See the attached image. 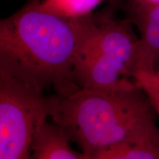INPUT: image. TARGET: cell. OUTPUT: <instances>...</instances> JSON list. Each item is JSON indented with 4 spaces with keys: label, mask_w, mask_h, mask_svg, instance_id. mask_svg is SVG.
I'll return each mask as SVG.
<instances>
[{
    "label": "cell",
    "mask_w": 159,
    "mask_h": 159,
    "mask_svg": "<svg viewBox=\"0 0 159 159\" xmlns=\"http://www.w3.org/2000/svg\"><path fill=\"white\" fill-rule=\"evenodd\" d=\"M78 27L43 11L39 0H28L0 21V75L40 93L63 97L79 89L75 78Z\"/></svg>",
    "instance_id": "cell-1"
},
{
    "label": "cell",
    "mask_w": 159,
    "mask_h": 159,
    "mask_svg": "<svg viewBox=\"0 0 159 159\" xmlns=\"http://www.w3.org/2000/svg\"><path fill=\"white\" fill-rule=\"evenodd\" d=\"M50 121L88 158L159 134L157 115L134 80L111 88H79L49 95Z\"/></svg>",
    "instance_id": "cell-2"
},
{
    "label": "cell",
    "mask_w": 159,
    "mask_h": 159,
    "mask_svg": "<svg viewBox=\"0 0 159 159\" xmlns=\"http://www.w3.org/2000/svg\"><path fill=\"white\" fill-rule=\"evenodd\" d=\"M75 78L79 88H111L134 80L139 38L130 21L77 19Z\"/></svg>",
    "instance_id": "cell-3"
},
{
    "label": "cell",
    "mask_w": 159,
    "mask_h": 159,
    "mask_svg": "<svg viewBox=\"0 0 159 159\" xmlns=\"http://www.w3.org/2000/svg\"><path fill=\"white\" fill-rule=\"evenodd\" d=\"M49 117V95L0 75V159H27Z\"/></svg>",
    "instance_id": "cell-4"
},
{
    "label": "cell",
    "mask_w": 159,
    "mask_h": 159,
    "mask_svg": "<svg viewBox=\"0 0 159 159\" xmlns=\"http://www.w3.org/2000/svg\"><path fill=\"white\" fill-rule=\"evenodd\" d=\"M134 2L132 19L130 21L136 26L140 33L136 72L140 71L158 72L159 2Z\"/></svg>",
    "instance_id": "cell-5"
},
{
    "label": "cell",
    "mask_w": 159,
    "mask_h": 159,
    "mask_svg": "<svg viewBox=\"0 0 159 159\" xmlns=\"http://www.w3.org/2000/svg\"><path fill=\"white\" fill-rule=\"evenodd\" d=\"M71 142L62 129L47 120L37 133L27 159H88L73 150Z\"/></svg>",
    "instance_id": "cell-6"
},
{
    "label": "cell",
    "mask_w": 159,
    "mask_h": 159,
    "mask_svg": "<svg viewBox=\"0 0 159 159\" xmlns=\"http://www.w3.org/2000/svg\"><path fill=\"white\" fill-rule=\"evenodd\" d=\"M88 159H159V134L143 142L111 149Z\"/></svg>",
    "instance_id": "cell-7"
},
{
    "label": "cell",
    "mask_w": 159,
    "mask_h": 159,
    "mask_svg": "<svg viewBox=\"0 0 159 159\" xmlns=\"http://www.w3.org/2000/svg\"><path fill=\"white\" fill-rule=\"evenodd\" d=\"M102 0H43L40 7L64 19H77L91 15Z\"/></svg>",
    "instance_id": "cell-8"
},
{
    "label": "cell",
    "mask_w": 159,
    "mask_h": 159,
    "mask_svg": "<svg viewBox=\"0 0 159 159\" xmlns=\"http://www.w3.org/2000/svg\"><path fill=\"white\" fill-rule=\"evenodd\" d=\"M134 80L144 91L159 118V72L137 71Z\"/></svg>",
    "instance_id": "cell-9"
},
{
    "label": "cell",
    "mask_w": 159,
    "mask_h": 159,
    "mask_svg": "<svg viewBox=\"0 0 159 159\" xmlns=\"http://www.w3.org/2000/svg\"><path fill=\"white\" fill-rule=\"evenodd\" d=\"M134 2L142 4H156L159 2V0H134Z\"/></svg>",
    "instance_id": "cell-10"
}]
</instances>
